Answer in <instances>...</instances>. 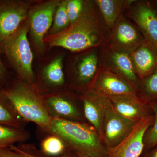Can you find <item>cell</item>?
<instances>
[{"label": "cell", "mask_w": 157, "mask_h": 157, "mask_svg": "<svg viewBox=\"0 0 157 157\" xmlns=\"http://www.w3.org/2000/svg\"><path fill=\"white\" fill-rule=\"evenodd\" d=\"M42 79L43 86L48 90H56L63 86L65 78L63 57H58L46 66L42 73Z\"/></svg>", "instance_id": "19"}, {"label": "cell", "mask_w": 157, "mask_h": 157, "mask_svg": "<svg viewBox=\"0 0 157 157\" xmlns=\"http://www.w3.org/2000/svg\"><path fill=\"white\" fill-rule=\"evenodd\" d=\"M16 112L25 122H31L46 131L52 117L45 108L42 95L35 86L24 82L2 89Z\"/></svg>", "instance_id": "3"}, {"label": "cell", "mask_w": 157, "mask_h": 157, "mask_svg": "<svg viewBox=\"0 0 157 157\" xmlns=\"http://www.w3.org/2000/svg\"><path fill=\"white\" fill-rule=\"evenodd\" d=\"M155 2V5L157 9V1H154Z\"/></svg>", "instance_id": "32"}, {"label": "cell", "mask_w": 157, "mask_h": 157, "mask_svg": "<svg viewBox=\"0 0 157 157\" xmlns=\"http://www.w3.org/2000/svg\"><path fill=\"white\" fill-rule=\"evenodd\" d=\"M2 50L0 46V86L6 84L9 78V73L2 59Z\"/></svg>", "instance_id": "28"}, {"label": "cell", "mask_w": 157, "mask_h": 157, "mask_svg": "<svg viewBox=\"0 0 157 157\" xmlns=\"http://www.w3.org/2000/svg\"><path fill=\"white\" fill-rule=\"evenodd\" d=\"M85 4L81 0H68L67 1V11L70 25L73 24L81 16L84 10Z\"/></svg>", "instance_id": "26"}, {"label": "cell", "mask_w": 157, "mask_h": 157, "mask_svg": "<svg viewBox=\"0 0 157 157\" xmlns=\"http://www.w3.org/2000/svg\"><path fill=\"white\" fill-rule=\"evenodd\" d=\"M130 56L140 81L157 68V48L148 41L145 40Z\"/></svg>", "instance_id": "16"}, {"label": "cell", "mask_w": 157, "mask_h": 157, "mask_svg": "<svg viewBox=\"0 0 157 157\" xmlns=\"http://www.w3.org/2000/svg\"><path fill=\"white\" fill-rule=\"evenodd\" d=\"M60 1L52 0L39 4L29 11V28L35 46L39 51L44 47V37L51 28L54 16Z\"/></svg>", "instance_id": "6"}, {"label": "cell", "mask_w": 157, "mask_h": 157, "mask_svg": "<svg viewBox=\"0 0 157 157\" xmlns=\"http://www.w3.org/2000/svg\"><path fill=\"white\" fill-rule=\"evenodd\" d=\"M104 25L109 33L113 30L123 12L133 1L96 0L94 1Z\"/></svg>", "instance_id": "18"}, {"label": "cell", "mask_w": 157, "mask_h": 157, "mask_svg": "<svg viewBox=\"0 0 157 157\" xmlns=\"http://www.w3.org/2000/svg\"><path fill=\"white\" fill-rule=\"evenodd\" d=\"M46 131L60 137L76 155L107 157V147L92 125L82 121L52 118Z\"/></svg>", "instance_id": "2"}, {"label": "cell", "mask_w": 157, "mask_h": 157, "mask_svg": "<svg viewBox=\"0 0 157 157\" xmlns=\"http://www.w3.org/2000/svg\"><path fill=\"white\" fill-rule=\"evenodd\" d=\"M138 96L147 104L157 102V68L140 80Z\"/></svg>", "instance_id": "22"}, {"label": "cell", "mask_w": 157, "mask_h": 157, "mask_svg": "<svg viewBox=\"0 0 157 157\" xmlns=\"http://www.w3.org/2000/svg\"><path fill=\"white\" fill-rule=\"evenodd\" d=\"M137 123L119 114L108 98L103 124V141L105 146L108 148L117 146L130 134Z\"/></svg>", "instance_id": "8"}, {"label": "cell", "mask_w": 157, "mask_h": 157, "mask_svg": "<svg viewBox=\"0 0 157 157\" xmlns=\"http://www.w3.org/2000/svg\"><path fill=\"white\" fill-rule=\"evenodd\" d=\"M47 112L52 118L81 121L83 113L71 98L61 94H52L43 97Z\"/></svg>", "instance_id": "13"}, {"label": "cell", "mask_w": 157, "mask_h": 157, "mask_svg": "<svg viewBox=\"0 0 157 157\" xmlns=\"http://www.w3.org/2000/svg\"><path fill=\"white\" fill-rule=\"evenodd\" d=\"M67 1L61 2L57 8L52 25L51 36H57L70 26V22L67 11Z\"/></svg>", "instance_id": "23"}, {"label": "cell", "mask_w": 157, "mask_h": 157, "mask_svg": "<svg viewBox=\"0 0 157 157\" xmlns=\"http://www.w3.org/2000/svg\"><path fill=\"white\" fill-rule=\"evenodd\" d=\"M80 58L75 69V79L79 87L88 89L99 67V51L90 49Z\"/></svg>", "instance_id": "17"}, {"label": "cell", "mask_w": 157, "mask_h": 157, "mask_svg": "<svg viewBox=\"0 0 157 157\" xmlns=\"http://www.w3.org/2000/svg\"><path fill=\"white\" fill-rule=\"evenodd\" d=\"M77 156L78 157H93L90 156L86 155H81V154H77Z\"/></svg>", "instance_id": "31"}, {"label": "cell", "mask_w": 157, "mask_h": 157, "mask_svg": "<svg viewBox=\"0 0 157 157\" xmlns=\"http://www.w3.org/2000/svg\"><path fill=\"white\" fill-rule=\"evenodd\" d=\"M29 26L22 25L11 36L0 44L11 67L22 81L35 86L33 53L27 34Z\"/></svg>", "instance_id": "4"}, {"label": "cell", "mask_w": 157, "mask_h": 157, "mask_svg": "<svg viewBox=\"0 0 157 157\" xmlns=\"http://www.w3.org/2000/svg\"><path fill=\"white\" fill-rule=\"evenodd\" d=\"M88 89L106 97L138 94L137 90L128 81L109 69L101 66Z\"/></svg>", "instance_id": "11"}, {"label": "cell", "mask_w": 157, "mask_h": 157, "mask_svg": "<svg viewBox=\"0 0 157 157\" xmlns=\"http://www.w3.org/2000/svg\"><path fill=\"white\" fill-rule=\"evenodd\" d=\"M113 107L120 115L137 122L147 116L150 109L148 104L142 101L138 94L109 96Z\"/></svg>", "instance_id": "15"}, {"label": "cell", "mask_w": 157, "mask_h": 157, "mask_svg": "<svg viewBox=\"0 0 157 157\" xmlns=\"http://www.w3.org/2000/svg\"><path fill=\"white\" fill-rule=\"evenodd\" d=\"M153 121V115L150 114L137 122L132 132L121 143L107 148V157H140L144 149V135Z\"/></svg>", "instance_id": "10"}, {"label": "cell", "mask_w": 157, "mask_h": 157, "mask_svg": "<svg viewBox=\"0 0 157 157\" xmlns=\"http://www.w3.org/2000/svg\"><path fill=\"white\" fill-rule=\"evenodd\" d=\"M108 98L87 89L82 97L84 117L98 132L103 141V124L105 108Z\"/></svg>", "instance_id": "14"}, {"label": "cell", "mask_w": 157, "mask_h": 157, "mask_svg": "<svg viewBox=\"0 0 157 157\" xmlns=\"http://www.w3.org/2000/svg\"><path fill=\"white\" fill-rule=\"evenodd\" d=\"M25 122L16 112L2 89L0 88V124L24 128Z\"/></svg>", "instance_id": "21"}, {"label": "cell", "mask_w": 157, "mask_h": 157, "mask_svg": "<svg viewBox=\"0 0 157 157\" xmlns=\"http://www.w3.org/2000/svg\"><path fill=\"white\" fill-rule=\"evenodd\" d=\"M148 104L151 110L153 113L154 121L147 131L144 138V151L147 152L157 145V102H152Z\"/></svg>", "instance_id": "25"}, {"label": "cell", "mask_w": 157, "mask_h": 157, "mask_svg": "<svg viewBox=\"0 0 157 157\" xmlns=\"http://www.w3.org/2000/svg\"><path fill=\"white\" fill-rule=\"evenodd\" d=\"M106 29L94 1L85 5L76 22L52 39L50 46L62 47L73 52L98 48L104 44Z\"/></svg>", "instance_id": "1"}, {"label": "cell", "mask_w": 157, "mask_h": 157, "mask_svg": "<svg viewBox=\"0 0 157 157\" xmlns=\"http://www.w3.org/2000/svg\"><path fill=\"white\" fill-rule=\"evenodd\" d=\"M145 40L137 26L122 15L110 33L107 46L131 54Z\"/></svg>", "instance_id": "7"}, {"label": "cell", "mask_w": 157, "mask_h": 157, "mask_svg": "<svg viewBox=\"0 0 157 157\" xmlns=\"http://www.w3.org/2000/svg\"><path fill=\"white\" fill-rule=\"evenodd\" d=\"M0 157H32L30 153L14 145L0 149Z\"/></svg>", "instance_id": "27"}, {"label": "cell", "mask_w": 157, "mask_h": 157, "mask_svg": "<svg viewBox=\"0 0 157 157\" xmlns=\"http://www.w3.org/2000/svg\"><path fill=\"white\" fill-rule=\"evenodd\" d=\"M30 154L31 155V156H32V157H40L37 156L35 155H34L33 154H31V153H30ZM73 157L70 156H67V155H63V156H60V157Z\"/></svg>", "instance_id": "30"}, {"label": "cell", "mask_w": 157, "mask_h": 157, "mask_svg": "<svg viewBox=\"0 0 157 157\" xmlns=\"http://www.w3.org/2000/svg\"><path fill=\"white\" fill-rule=\"evenodd\" d=\"M99 51V66L109 69L139 90L140 81L135 73L130 54L102 46Z\"/></svg>", "instance_id": "9"}, {"label": "cell", "mask_w": 157, "mask_h": 157, "mask_svg": "<svg viewBox=\"0 0 157 157\" xmlns=\"http://www.w3.org/2000/svg\"><path fill=\"white\" fill-rule=\"evenodd\" d=\"M29 6L18 1H0V44L19 28L28 16Z\"/></svg>", "instance_id": "12"}, {"label": "cell", "mask_w": 157, "mask_h": 157, "mask_svg": "<svg viewBox=\"0 0 157 157\" xmlns=\"http://www.w3.org/2000/svg\"><path fill=\"white\" fill-rule=\"evenodd\" d=\"M41 146L42 152L49 156L63 154L67 147L60 137L52 134L42 140Z\"/></svg>", "instance_id": "24"}, {"label": "cell", "mask_w": 157, "mask_h": 157, "mask_svg": "<svg viewBox=\"0 0 157 157\" xmlns=\"http://www.w3.org/2000/svg\"><path fill=\"white\" fill-rule=\"evenodd\" d=\"M127 9V17L135 23L145 40L157 48V9L154 2L133 1Z\"/></svg>", "instance_id": "5"}, {"label": "cell", "mask_w": 157, "mask_h": 157, "mask_svg": "<svg viewBox=\"0 0 157 157\" xmlns=\"http://www.w3.org/2000/svg\"><path fill=\"white\" fill-rule=\"evenodd\" d=\"M143 157H157V145L147 152Z\"/></svg>", "instance_id": "29"}, {"label": "cell", "mask_w": 157, "mask_h": 157, "mask_svg": "<svg viewBox=\"0 0 157 157\" xmlns=\"http://www.w3.org/2000/svg\"><path fill=\"white\" fill-rule=\"evenodd\" d=\"M30 137L23 128L0 124V149L9 148L18 142H25Z\"/></svg>", "instance_id": "20"}]
</instances>
